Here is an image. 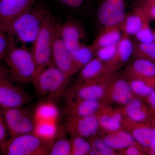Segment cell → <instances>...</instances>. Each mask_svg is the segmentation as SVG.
Masks as SVG:
<instances>
[{
  "label": "cell",
  "instance_id": "cell-1",
  "mask_svg": "<svg viewBox=\"0 0 155 155\" xmlns=\"http://www.w3.org/2000/svg\"><path fill=\"white\" fill-rule=\"evenodd\" d=\"M9 36L8 43L4 59L9 74L14 81L26 84L32 81L36 66L31 51L16 44L14 38Z\"/></svg>",
  "mask_w": 155,
  "mask_h": 155
},
{
  "label": "cell",
  "instance_id": "cell-2",
  "mask_svg": "<svg viewBox=\"0 0 155 155\" xmlns=\"http://www.w3.org/2000/svg\"><path fill=\"white\" fill-rule=\"evenodd\" d=\"M50 13L45 6L34 5L14 21L7 35L16 38L22 44L32 43Z\"/></svg>",
  "mask_w": 155,
  "mask_h": 155
},
{
  "label": "cell",
  "instance_id": "cell-3",
  "mask_svg": "<svg viewBox=\"0 0 155 155\" xmlns=\"http://www.w3.org/2000/svg\"><path fill=\"white\" fill-rule=\"evenodd\" d=\"M57 24V21L50 13L32 43L31 52L36 66L35 76L53 63V45Z\"/></svg>",
  "mask_w": 155,
  "mask_h": 155
},
{
  "label": "cell",
  "instance_id": "cell-4",
  "mask_svg": "<svg viewBox=\"0 0 155 155\" xmlns=\"http://www.w3.org/2000/svg\"><path fill=\"white\" fill-rule=\"evenodd\" d=\"M69 78L52 63L39 72L32 81L39 95L53 98L64 94Z\"/></svg>",
  "mask_w": 155,
  "mask_h": 155
},
{
  "label": "cell",
  "instance_id": "cell-5",
  "mask_svg": "<svg viewBox=\"0 0 155 155\" xmlns=\"http://www.w3.org/2000/svg\"><path fill=\"white\" fill-rule=\"evenodd\" d=\"M111 72L94 80L77 83L64 93L67 101L76 99H92L102 101L110 84L119 75Z\"/></svg>",
  "mask_w": 155,
  "mask_h": 155
},
{
  "label": "cell",
  "instance_id": "cell-6",
  "mask_svg": "<svg viewBox=\"0 0 155 155\" xmlns=\"http://www.w3.org/2000/svg\"><path fill=\"white\" fill-rule=\"evenodd\" d=\"M52 143L42 140L32 133L10 137L5 155H49Z\"/></svg>",
  "mask_w": 155,
  "mask_h": 155
},
{
  "label": "cell",
  "instance_id": "cell-7",
  "mask_svg": "<svg viewBox=\"0 0 155 155\" xmlns=\"http://www.w3.org/2000/svg\"><path fill=\"white\" fill-rule=\"evenodd\" d=\"M5 67L0 66V108L24 107L30 101L29 95L14 83Z\"/></svg>",
  "mask_w": 155,
  "mask_h": 155
},
{
  "label": "cell",
  "instance_id": "cell-8",
  "mask_svg": "<svg viewBox=\"0 0 155 155\" xmlns=\"http://www.w3.org/2000/svg\"><path fill=\"white\" fill-rule=\"evenodd\" d=\"M10 137L32 133L34 112L24 107L2 109Z\"/></svg>",
  "mask_w": 155,
  "mask_h": 155
},
{
  "label": "cell",
  "instance_id": "cell-9",
  "mask_svg": "<svg viewBox=\"0 0 155 155\" xmlns=\"http://www.w3.org/2000/svg\"><path fill=\"white\" fill-rule=\"evenodd\" d=\"M37 1V0H0L1 31L7 34L14 21L33 7Z\"/></svg>",
  "mask_w": 155,
  "mask_h": 155
},
{
  "label": "cell",
  "instance_id": "cell-10",
  "mask_svg": "<svg viewBox=\"0 0 155 155\" xmlns=\"http://www.w3.org/2000/svg\"><path fill=\"white\" fill-rule=\"evenodd\" d=\"M61 23L57 22L55 33L52 48L53 64L71 78L77 73L75 70L72 55L66 48L60 33Z\"/></svg>",
  "mask_w": 155,
  "mask_h": 155
},
{
  "label": "cell",
  "instance_id": "cell-11",
  "mask_svg": "<svg viewBox=\"0 0 155 155\" xmlns=\"http://www.w3.org/2000/svg\"><path fill=\"white\" fill-rule=\"evenodd\" d=\"M71 136L89 139L98 135L100 127L96 113L83 117L67 119L64 126Z\"/></svg>",
  "mask_w": 155,
  "mask_h": 155
},
{
  "label": "cell",
  "instance_id": "cell-12",
  "mask_svg": "<svg viewBox=\"0 0 155 155\" xmlns=\"http://www.w3.org/2000/svg\"><path fill=\"white\" fill-rule=\"evenodd\" d=\"M134 97L128 81L119 75L110 84L102 102L123 107Z\"/></svg>",
  "mask_w": 155,
  "mask_h": 155
},
{
  "label": "cell",
  "instance_id": "cell-13",
  "mask_svg": "<svg viewBox=\"0 0 155 155\" xmlns=\"http://www.w3.org/2000/svg\"><path fill=\"white\" fill-rule=\"evenodd\" d=\"M125 0H104L97 12L104 26L120 25L126 16Z\"/></svg>",
  "mask_w": 155,
  "mask_h": 155
},
{
  "label": "cell",
  "instance_id": "cell-14",
  "mask_svg": "<svg viewBox=\"0 0 155 155\" xmlns=\"http://www.w3.org/2000/svg\"><path fill=\"white\" fill-rule=\"evenodd\" d=\"M123 77L127 80L139 79L155 89V64L142 58H135L124 69Z\"/></svg>",
  "mask_w": 155,
  "mask_h": 155
},
{
  "label": "cell",
  "instance_id": "cell-15",
  "mask_svg": "<svg viewBox=\"0 0 155 155\" xmlns=\"http://www.w3.org/2000/svg\"><path fill=\"white\" fill-rule=\"evenodd\" d=\"M100 130L112 131L123 129L122 122L125 115L122 107H114L104 104L96 113Z\"/></svg>",
  "mask_w": 155,
  "mask_h": 155
},
{
  "label": "cell",
  "instance_id": "cell-16",
  "mask_svg": "<svg viewBox=\"0 0 155 155\" xmlns=\"http://www.w3.org/2000/svg\"><path fill=\"white\" fill-rule=\"evenodd\" d=\"M122 127L130 132L143 149L155 147V128L148 123L134 122L125 116Z\"/></svg>",
  "mask_w": 155,
  "mask_h": 155
},
{
  "label": "cell",
  "instance_id": "cell-17",
  "mask_svg": "<svg viewBox=\"0 0 155 155\" xmlns=\"http://www.w3.org/2000/svg\"><path fill=\"white\" fill-rule=\"evenodd\" d=\"M60 33L66 48L72 54L81 44L84 34L79 23L72 18H69L61 23Z\"/></svg>",
  "mask_w": 155,
  "mask_h": 155
},
{
  "label": "cell",
  "instance_id": "cell-18",
  "mask_svg": "<svg viewBox=\"0 0 155 155\" xmlns=\"http://www.w3.org/2000/svg\"><path fill=\"white\" fill-rule=\"evenodd\" d=\"M104 104L97 100H71L67 101L64 112L67 119L83 117L96 114Z\"/></svg>",
  "mask_w": 155,
  "mask_h": 155
},
{
  "label": "cell",
  "instance_id": "cell-19",
  "mask_svg": "<svg viewBox=\"0 0 155 155\" xmlns=\"http://www.w3.org/2000/svg\"><path fill=\"white\" fill-rule=\"evenodd\" d=\"M98 135L109 146L117 151L130 146L135 145L143 148L130 132L125 129L112 131L100 130Z\"/></svg>",
  "mask_w": 155,
  "mask_h": 155
},
{
  "label": "cell",
  "instance_id": "cell-20",
  "mask_svg": "<svg viewBox=\"0 0 155 155\" xmlns=\"http://www.w3.org/2000/svg\"><path fill=\"white\" fill-rule=\"evenodd\" d=\"M125 116L140 123H148L152 109L144 100L134 97L129 103L122 107Z\"/></svg>",
  "mask_w": 155,
  "mask_h": 155
},
{
  "label": "cell",
  "instance_id": "cell-21",
  "mask_svg": "<svg viewBox=\"0 0 155 155\" xmlns=\"http://www.w3.org/2000/svg\"><path fill=\"white\" fill-rule=\"evenodd\" d=\"M133 42L130 37L122 35V38L117 45L116 53L113 58L107 62L112 72H117L128 62L132 56Z\"/></svg>",
  "mask_w": 155,
  "mask_h": 155
},
{
  "label": "cell",
  "instance_id": "cell-22",
  "mask_svg": "<svg viewBox=\"0 0 155 155\" xmlns=\"http://www.w3.org/2000/svg\"><path fill=\"white\" fill-rule=\"evenodd\" d=\"M112 72L107 63L94 57L78 71L76 83L94 80Z\"/></svg>",
  "mask_w": 155,
  "mask_h": 155
},
{
  "label": "cell",
  "instance_id": "cell-23",
  "mask_svg": "<svg viewBox=\"0 0 155 155\" xmlns=\"http://www.w3.org/2000/svg\"><path fill=\"white\" fill-rule=\"evenodd\" d=\"M150 20L143 9L139 5L130 14H126L120 26L123 34L134 36L145 22Z\"/></svg>",
  "mask_w": 155,
  "mask_h": 155
},
{
  "label": "cell",
  "instance_id": "cell-24",
  "mask_svg": "<svg viewBox=\"0 0 155 155\" xmlns=\"http://www.w3.org/2000/svg\"><path fill=\"white\" fill-rule=\"evenodd\" d=\"M122 35L120 25L104 26L91 46L95 52L99 48L117 45Z\"/></svg>",
  "mask_w": 155,
  "mask_h": 155
},
{
  "label": "cell",
  "instance_id": "cell-25",
  "mask_svg": "<svg viewBox=\"0 0 155 155\" xmlns=\"http://www.w3.org/2000/svg\"><path fill=\"white\" fill-rule=\"evenodd\" d=\"M61 129L58 126V122L36 121H35L32 133L42 140L52 143Z\"/></svg>",
  "mask_w": 155,
  "mask_h": 155
},
{
  "label": "cell",
  "instance_id": "cell-26",
  "mask_svg": "<svg viewBox=\"0 0 155 155\" xmlns=\"http://www.w3.org/2000/svg\"><path fill=\"white\" fill-rule=\"evenodd\" d=\"M35 121H49L58 122L60 116L58 106L51 101L40 103L34 111Z\"/></svg>",
  "mask_w": 155,
  "mask_h": 155
},
{
  "label": "cell",
  "instance_id": "cell-27",
  "mask_svg": "<svg viewBox=\"0 0 155 155\" xmlns=\"http://www.w3.org/2000/svg\"><path fill=\"white\" fill-rule=\"evenodd\" d=\"M73 64L77 73L95 57L94 51L91 45L82 43L71 54Z\"/></svg>",
  "mask_w": 155,
  "mask_h": 155
},
{
  "label": "cell",
  "instance_id": "cell-28",
  "mask_svg": "<svg viewBox=\"0 0 155 155\" xmlns=\"http://www.w3.org/2000/svg\"><path fill=\"white\" fill-rule=\"evenodd\" d=\"M64 129L61 128L58 136L53 141L49 155H71V143L65 137Z\"/></svg>",
  "mask_w": 155,
  "mask_h": 155
},
{
  "label": "cell",
  "instance_id": "cell-29",
  "mask_svg": "<svg viewBox=\"0 0 155 155\" xmlns=\"http://www.w3.org/2000/svg\"><path fill=\"white\" fill-rule=\"evenodd\" d=\"M132 56L135 58L145 59L155 64V43H141L133 42Z\"/></svg>",
  "mask_w": 155,
  "mask_h": 155
},
{
  "label": "cell",
  "instance_id": "cell-30",
  "mask_svg": "<svg viewBox=\"0 0 155 155\" xmlns=\"http://www.w3.org/2000/svg\"><path fill=\"white\" fill-rule=\"evenodd\" d=\"M91 144L90 155H119L117 151L112 148L98 135L89 139Z\"/></svg>",
  "mask_w": 155,
  "mask_h": 155
},
{
  "label": "cell",
  "instance_id": "cell-31",
  "mask_svg": "<svg viewBox=\"0 0 155 155\" xmlns=\"http://www.w3.org/2000/svg\"><path fill=\"white\" fill-rule=\"evenodd\" d=\"M127 81L134 97L142 99L145 100L155 89L147 81L142 79H132Z\"/></svg>",
  "mask_w": 155,
  "mask_h": 155
},
{
  "label": "cell",
  "instance_id": "cell-32",
  "mask_svg": "<svg viewBox=\"0 0 155 155\" xmlns=\"http://www.w3.org/2000/svg\"><path fill=\"white\" fill-rule=\"evenodd\" d=\"M71 155H89L91 144L87 139L79 136H72L70 140Z\"/></svg>",
  "mask_w": 155,
  "mask_h": 155
},
{
  "label": "cell",
  "instance_id": "cell-33",
  "mask_svg": "<svg viewBox=\"0 0 155 155\" xmlns=\"http://www.w3.org/2000/svg\"><path fill=\"white\" fill-rule=\"evenodd\" d=\"M150 21L145 22L141 28L134 35L138 42L141 43L154 42L153 32L150 27Z\"/></svg>",
  "mask_w": 155,
  "mask_h": 155
},
{
  "label": "cell",
  "instance_id": "cell-34",
  "mask_svg": "<svg viewBox=\"0 0 155 155\" xmlns=\"http://www.w3.org/2000/svg\"><path fill=\"white\" fill-rule=\"evenodd\" d=\"M9 136L2 109L0 108V153L5 155Z\"/></svg>",
  "mask_w": 155,
  "mask_h": 155
},
{
  "label": "cell",
  "instance_id": "cell-35",
  "mask_svg": "<svg viewBox=\"0 0 155 155\" xmlns=\"http://www.w3.org/2000/svg\"><path fill=\"white\" fill-rule=\"evenodd\" d=\"M117 45L99 48L95 51V57L104 62L110 61L116 53Z\"/></svg>",
  "mask_w": 155,
  "mask_h": 155
},
{
  "label": "cell",
  "instance_id": "cell-36",
  "mask_svg": "<svg viewBox=\"0 0 155 155\" xmlns=\"http://www.w3.org/2000/svg\"><path fill=\"white\" fill-rule=\"evenodd\" d=\"M139 5L151 20H155V2L142 0V2Z\"/></svg>",
  "mask_w": 155,
  "mask_h": 155
},
{
  "label": "cell",
  "instance_id": "cell-37",
  "mask_svg": "<svg viewBox=\"0 0 155 155\" xmlns=\"http://www.w3.org/2000/svg\"><path fill=\"white\" fill-rule=\"evenodd\" d=\"M119 155H145V152L143 148L137 146H130L123 149L119 150L118 151Z\"/></svg>",
  "mask_w": 155,
  "mask_h": 155
},
{
  "label": "cell",
  "instance_id": "cell-38",
  "mask_svg": "<svg viewBox=\"0 0 155 155\" xmlns=\"http://www.w3.org/2000/svg\"><path fill=\"white\" fill-rule=\"evenodd\" d=\"M9 36L5 32L0 31V61L4 59L8 43Z\"/></svg>",
  "mask_w": 155,
  "mask_h": 155
},
{
  "label": "cell",
  "instance_id": "cell-39",
  "mask_svg": "<svg viewBox=\"0 0 155 155\" xmlns=\"http://www.w3.org/2000/svg\"><path fill=\"white\" fill-rule=\"evenodd\" d=\"M61 3L68 7L78 8L82 5L84 0H59Z\"/></svg>",
  "mask_w": 155,
  "mask_h": 155
},
{
  "label": "cell",
  "instance_id": "cell-40",
  "mask_svg": "<svg viewBox=\"0 0 155 155\" xmlns=\"http://www.w3.org/2000/svg\"><path fill=\"white\" fill-rule=\"evenodd\" d=\"M144 101L151 109L155 110V89Z\"/></svg>",
  "mask_w": 155,
  "mask_h": 155
},
{
  "label": "cell",
  "instance_id": "cell-41",
  "mask_svg": "<svg viewBox=\"0 0 155 155\" xmlns=\"http://www.w3.org/2000/svg\"><path fill=\"white\" fill-rule=\"evenodd\" d=\"M148 124L155 128V110L152 109L151 114L150 117Z\"/></svg>",
  "mask_w": 155,
  "mask_h": 155
},
{
  "label": "cell",
  "instance_id": "cell-42",
  "mask_svg": "<svg viewBox=\"0 0 155 155\" xmlns=\"http://www.w3.org/2000/svg\"><path fill=\"white\" fill-rule=\"evenodd\" d=\"M153 32L154 42L155 43V31H153Z\"/></svg>",
  "mask_w": 155,
  "mask_h": 155
},
{
  "label": "cell",
  "instance_id": "cell-43",
  "mask_svg": "<svg viewBox=\"0 0 155 155\" xmlns=\"http://www.w3.org/2000/svg\"><path fill=\"white\" fill-rule=\"evenodd\" d=\"M147 1H152V2H155V0H147Z\"/></svg>",
  "mask_w": 155,
  "mask_h": 155
},
{
  "label": "cell",
  "instance_id": "cell-44",
  "mask_svg": "<svg viewBox=\"0 0 155 155\" xmlns=\"http://www.w3.org/2000/svg\"><path fill=\"white\" fill-rule=\"evenodd\" d=\"M0 31H1V30H0ZM2 32H3V31H2Z\"/></svg>",
  "mask_w": 155,
  "mask_h": 155
}]
</instances>
